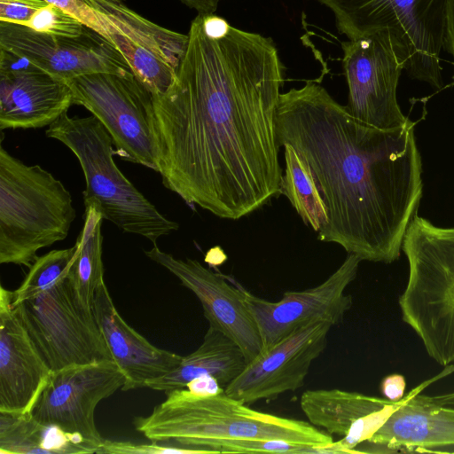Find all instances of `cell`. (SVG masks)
<instances>
[{
	"label": "cell",
	"instance_id": "obj_1",
	"mask_svg": "<svg viewBox=\"0 0 454 454\" xmlns=\"http://www.w3.org/2000/svg\"><path fill=\"white\" fill-rule=\"evenodd\" d=\"M173 83L153 106L166 188L238 220L280 193L276 114L284 65L272 38L198 14Z\"/></svg>",
	"mask_w": 454,
	"mask_h": 454
},
{
	"label": "cell",
	"instance_id": "obj_2",
	"mask_svg": "<svg viewBox=\"0 0 454 454\" xmlns=\"http://www.w3.org/2000/svg\"><path fill=\"white\" fill-rule=\"evenodd\" d=\"M414 126L368 125L312 80L281 93L278 143L292 145L311 172L327 217L319 240L362 261L399 259L423 194Z\"/></svg>",
	"mask_w": 454,
	"mask_h": 454
},
{
	"label": "cell",
	"instance_id": "obj_3",
	"mask_svg": "<svg viewBox=\"0 0 454 454\" xmlns=\"http://www.w3.org/2000/svg\"><path fill=\"white\" fill-rule=\"evenodd\" d=\"M166 395L150 415L134 420L136 429L153 442L201 450L205 442L223 439L280 440L317 446L333 442L330 434L309 422L254 410L225 392L198 395L184 387Z\"/></svg>",
	"mask_w": 454,
	"mask_h": 454
},
{
	"label": "cell",
	"instance_id": "obj_4",
	"mask_svg": "<svg viewBox=\"0 0 454 454\" xmlns=\"http://www.w3.org/2000/svg\"><path fill=\"white\" fill-rule=\"evenodd\" d=\"M409 274L398 299L402 319L438 364H454V227L416 215L402 245Z\"/></svg>",
	"mask_w": 454,
	"mask_h": 454
},
{
	"label": "cell",
	"instance_id": "obj_5",
	"mask_svg": "<svg viewBox=\"0 0 454 454\" xmlns=\"http://www.w3.org/2000/svg\"><path fill=\"white\" fill-rule=\"evenodd\" d=\"M0 140V263L30 267L64 240L76 216L70 192L39 165L11 155Z\"/></svg>",
	"mask_w": 454,
	"mask_h": 454
},
{
	"label": "cell",
	"instance_id": "obj_6",
	"mask_svg": "<svg viewBox=\"0 0 454 454\" xmlns=\"http://www.w3.org/2000/svg\"><path fill=\"white\" fill-rule=\"evenodd\" d=\"M46 136L76 156L85 178L84 207H95L121 231L153 244L178 230V223L163 215L118 168L114 141L94 115L70 117L67 112L49 126Z\"/></svg>",
	"mask_w": 454,
	"mask_h": 454
},
{
	"label": "cell",
	"instance_id": "obj_7",
	"mask_svg": "<svg viewBox=\"0 0 454 454\" xmlns=\"http://www.w3.org/2000/svg\"><path fill=\"white\" fill-rule=\"evenodd\" d=\"M329 9L340 34L353 40L389 29L410 77L443 87L441 55L450 0H315Z\"/></svg>",
	"mask_w": 454,
	"mask_h": 454
},
{
	"label": "cell",
	"instance_id": "obj_8",
	"mask_svg": "<svg viewBox=\"0 0 454 454\" xmlns=\"http://www.w3.org/2000/svg\"><path fill=\"white\" fill-rule=\"evenodd\" d=\"M73 105L89 110L123 160L160 172V145L152 92L134 75L94 73L67 82Z\"/></svg>",
	"mask_w": 454,
	"mask_h": 454
},
{
	"label": "cell",
	"instance_id": "obj_9",
	"mask_svg": "<svg viewBox=\"0 0 454 454\" xmlns=\"http://www.w3.org/2000/svg\"><path fill=\"white\" fill-rule=\"evenodd\" d=\"M14 307L52 372L114 360L92 309L79 301L68 275Z\"/></svg>",
	"mask_w": 454,
	"mask_h": 454
},
{
	"label": "cell",
	"instance_id": "obj_10",
	"mask_svg": "<svg viewBox=\"0 0 454 454\" xmlns=\"http://www.w3.org/2000/svg\"><path fill=\"white\" fill-rule=\"evenodd\" d=\"M348 97L346 107L357 120L388 129L407 123L397 101V86L406 59L389 29L340 41Z\"/></svg>",
	"mask_w": 454,
	"mask_h": 454
},
{
	"label": "cell",
	"instance_id": "obj_11",
	"mask_svg": "<svg viewBox=\"0 0 454 454\" xmlns=\"http://www.w3.org/2000/svg\"><path fill=\"white\" fill-rule=\"evenodd\" d=\"M101 17L106 41L134 75L154 94L173 83L188 44V35L162 27L130 9L124 0H82Z\"/></svg>",
	"mask_w": 454,
	"mask_h": 454
},
{
	"label": "cell",
	"instance_id": "obj_12",
	"mask_svg": "<svg viewBox=\"0 0 454 454\" xmlns=\"http://www.w3.org/2000/svg\"><path fill=\"white\" fill-rule=\"evenodd\" d=\"M125 380L114 360L52 372L30 413L43 425L81 436L98 452L105 439L96 427L95 409L121 388Z\"/></svg>",
	"mask_w": 454,
	"mask_h": 454
},
{
	"label": "cell",
	"instance_id": "obj_13",
	"mask_svg": "<svg viewBox=\"0 0 454 454\" xmlns=\"http://www.w3.org/2000/svg\"><path fill=\"white\" fill-rule=\"evenodd\" d=\"M361 262L358 256L348 254L340 266L320 285L287 291L278 301L257 297L242 286L246 305L260 333L262 353L312 322L340 324L353 304L351 295L345 291L356 278Z\"/></svg>",
	"mask_w": 454,
	"mask_h": 454
},
{
	"label": "cell",
	"instance_id": "obj_14",
	"mask_svg": "<svg viewBox=\"0 0 454 454\" xmlns=\"http://www.w3.org/2000/svg\"><path fill=\"white\" fill-rule=\"evenodd\" d=\"M0 48L31 62L53 77L68 82L94 73L131 72L123 57L87 27L78 38L56 36L29 27L0 22Z\"/></svg>",
	"mask_w": 454,
	"mask_h": 454
},
{
	"label": "cell",
	"instance_id": "obj_15",
	"mask_svg": "<svg viewBox=\"0 0 454 454\" xmlns=\"http://www.w3.org/2000/svg\"><path fill=\"white\" fill-rule=\"evenodd\" d=\"M332 326L317 321L298 328L249 362L224 388L225 394L250 404L296 391L304 385L313 361L325 350Z\"/></svg>",
	"mask_w": 454,
	"mask_h": 454
},
{
	"label": "cell",
	"instance_id": "obj_16",
	"mask_svg": "<svg viewBox=\"0 0 454 454\" xmlns=\"http://www.w3.org/2000/svg\"><path fill=\"white\" fill-rule=\"evenodd\" d=\"M145 255L175 275L201 303L209 326L232 340L243 351L247 363L261 355L262 344L250 314L242 286L204 267L193 259H178L160 250L156 244Z\"/></svg>",
	"mask_w": 454,
	"mask_h": 454
},
{
	"label": "cell",
	"instance_id": "obj_17",
	"mask_svg": "<svg viewBox=\"0 0 454 454\" xmlns=\"http://www.w3.org/2000/svg\"><path fill=\"white\" fill-rule=\"evenodd\" d=\"M73 105L68 84L0 48V129L51 125Z\"/></svg>",
	"mask_w": 454,
	"mask_h": 454
},
{
	"label": "cell",
	"instance_id": "obj_18",
	"mask_svg": "<svg viewBox=\"0 0 454 454\" xmlns=\"http://www.w3.org/2000/svg\"><path fill=\"white\" fill-rule=\"evenodd\" d=\"M13 291L0 287V411L33 409L52 371L30 336Z\"/></svg>",
	"mask_w": 454,
	"mask_h": 454
},
{
	"label": "cell",
	"instance_id": "obj_19",
	"mask_svg": "<svg viewBox=\"0 0 454 454\" xmlns=\"http://www.w3.org/2000/svg\"><path fill=\"white\" fill-rule=\"evenodd\" d=\"M399 403L332 388L303 392L300 406L313 426L342 437L333 442L336 453H356V447L374 434Z\"/></svg>",
	"mask_w": 454,
	"mask_h": 454
},
{
	"label": "cell",
	"instance_id": "obj_20",
	"mask_svg": "<svg viewBox=\"0 0 454 454\" xmlns=\"http://www.w3.org/2000/svg\"><path fill=\"white\" fill-rule=\"evenodd\" d=\"M92 311L114 360L125 375L122 391L147 387L174 370L183 356L156 348L130 327L117 311L105 281L98 287Z\"/></svg>",
	"mask_w": 454,
	"mask_h": 454
},
{
	"label": "cell",
	"instance_id": "obj_21",
	"mask_svg": "<svg viewBox=\"0 0 454 454\" xmlns=\"http://www.w3.org/2000/svg\"><path fill=\"white\" fill-rule=\"evenodd\" d=\"M365 442L387 452H433L454 446V408L434 403L414 389Z\"/></svg>",
	"mask_w": 454,
	"mask_h": 454
},
{
	"label": "cell",
	"instance_id": "obj_22",
	"mask_svg": "<svg viewBox=\"0 0 454 454\" xmlns=\"http://www.w3.org/2000/svg\"><path fill=\"white\" fill-rule=\"evenodd\" d=\"M242 349L229 337L209 326L200 346L183 356L171 372L148 381L147 387L165 394L186 387L192 380L213 376L225 388L247 364Z\"/></svg>",
	"mask_w": 454,
	"mask_h": 454
},
{
	"label": "cell",
	"instance_id": "obj_23",
	"mask_svg": "<svg viewBox=\"0 0 454 454\" xmlns=\"http://www.w3.org/2000/svg\"><path fill=\"white\" fill-rule=\"evenodd\" d=\"M92 454L83 438L36 421L30 412L0 411V454Z\"/></svg>",
	"mask_w": 454,
	"mask_h": 454
},
{
	"label": "cell",
	"instance_id": "obj_24",
	"mask_svg": "<svg viewBox=\"0 0 454 454\" xmlns=\"http://www.w3.org/2000/svg\"><path fill=\"white\" fill-rule=\"evenodd\" d=\"M104 220L95 207H85L83 225L76 239L77 252L68 279L82 304L92 309L95 293L104 279L101 225Z\"/></svg>",
	"mask_w": 454,
	"mask_h": 454
},
{
	"label": "cell",
	"instance_id": "obj_25",
	"mask_svg": "<svg viewBox=\"0 0 454 454\" xmlns=\"http://www.w3.org/2000/svg\"><path fill=\"white\" fill-rule=\"evenodd\" d=\"M282 147L286 168L280 193L289 200L304 223L318 232L327 217L311 172L292 145L284 144Z\"/></svg>",
	"mask_w": 454,
	"mask_h": 454
},
{
	"label": "cell",
	"instance_id": "obj_26",
	"mask_svg": "<svg viewBox=\"0 0 454 454\" xmlns=\"http://www.w3.org/2000/svg\"><path fill=\"white\" fill-rule=\"evenodd\" d=\"M77 246L65 249L51 250L38 256L20 286L13 291L12 305L17 306L38 294L68 275L75 259Z\"/></svg>",
	"mask_w": 454,
	"mask_h": 454
},
{
	"label": "cell",
	"instance_id": "obj_27",
	"mask_svg": "<svg viewBox=\"0 0 454 454\" xmlns=\"http://www.w3.org/2000/svg\"><path fill=\"white\" fill-rule=\"evenodd\" d=\"M319 446L280 440L223 439L205 442L207 453H317Z\"/></svg>",
	"mask_w": 454,
	"mask_h": 454
},
{
	"label": "cell",
	"instance_id": "obj_28",
	"mask_svg": "<svg viewBox=\"0 0 454 454\" xmlns=\"http://www.w3.org/2000/svg\"><path fill=\"white\" fill-rule=\"evenodd\" d=\"M27 27L40 33L71 38L82 36L87 29L76 18L51 4L39 9Z\"/></svg>",
	"mask_w": 454,
	"mask_h": 454
},
{
	"label": "cell",
	"instance_id": "obj_29",
	"mask_svg": "<svg viewBox=\"0 0 454 454\" xmlns=\"http://www.w3.org/2000/svg\"><path fill=\"white\" fill-rule=\"evenodd\" d=\"M207 453L202 450L186 448L169 443H133L105 439L97 454H187Z\"/></svg>",
	"mask_w": 454,
	"mask_h": 454
},
{
	"label": "cell",
	"instance_id": "obj_30",
	"mask_svg": "<svg viewBox=\"0 0 454 454\" xmlns=\"http://www.w3.org/2000/svg\"><path fill=\"white\" fill-rule=\"evenodd\" d=\"M60 8L80 20L84 26L107 38L106 27L98 13L82 0H43Z\"/></svg>",
	"mask_w": 454,
	"mask_h": 454
},
{
	"label": "cell",
	"instance_id": "obj_31",
	"mask_svg": "<svg viewBox=\"0 0 454 454\" xmlns=\"http://www.w3.org/2000/svg\"><path fill=\"white\" fill-rule=\"evenodd\" d=\"M48 3L43 0H0V22L27 26Z\"/></svg>",
	"mask_w": 454,
	"mask_h": 454
},
{
	"label": "cell",
	"instance_id": "obj_32",
	"mask_svg": "<svg viewBox=\"0 0 454 454\" xmlns=\"http://www.w3.org/2000/svg\"><path fill=\"white\" fill-rule=\"evenodd\" d=\"M405 387V378L398 373L386 376L380 383L381 394L391 402L401 401L404 397Z\"/></svg>",
	"mask_w": 454,
	"mask_h": 454
},
{
	"label": "cell",
	"instance_id": "obj_33",
	"mask_svg": "<svg viewBox=\"0 0 454 454\" xmlns=\"http://www.w3.org/2000/svg\"><path fill=\"white\" fill-rule=\"evenodd\" d=\"M186 387L198 395H217L224 392V388L213 376H201L189 382Z\"/></svg>",
	"mask_w": 454,
	"mask_h": 454
},
{
	"label": "cell",
	"instance_id": "obj_34",
	"mask_svg": "<svg viewBox=\"0 0 454 454\" xmlns=\"http://www.w3.org/2000/svg\"><path fill=\"white\" fill-rule=\"evenodd\" d=\"M443 50L454 58V0H450L447 10Z\"/></svg>",
	"mask_w": 454,
	"mask_h": 454
},
{
	"label": "cell",
	"instance_id": "obj_35",
	"mask_svg": "<svg viewBox=\"0 0 454 454\" xmlns=\"http://www.w3.org/2000/svg\"><path fill=\"white\" fill-rule=\"evenodd\" d=\"M189 8L197 11L198 14H212L218 6L219 0H179Z\"/></svg>",
	"mask_w": 454,
	"mask_h": 454
},
{
	"label": "cell",
	"instance_id": "obj_36",
	"mask_svg": "<svg viewBox=\"0 0 454 454\" xmlns=\"http://www.w3.org/2000/svg\"><path fill=\"white\" fill-rule=\"evenodd\" d=\"M427 397L434 403L454 408V392Z\"/></svg>",
	"mask_w": 454,
	"mask_h": 454
}]
</instances>
